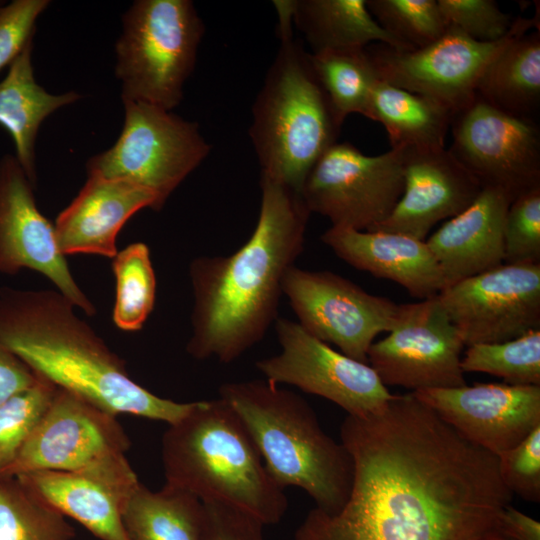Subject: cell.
<instances>
[{"label":"cell","mask_w":540,"mask_h":540,"mask_svg":"<svg viewBox=\"0 0 540 540\" xmlns=\"http://www.w3.org/2000/svg\"><path fill=\"white\" fill-rule=\"evenodd\" d=\"M340 441L354 462L349 498L332 515L311 509L294 540H478L511 504L498 456L412 392L347 415Z\"/></svg>","instance_id":"6da1fadb"},{"label":"cell","mask_w":540,"mask_h":540,"mask_svg":"<svg viewBox=\"0 0 540 540\" xmlns=\"http://www.w3.org/2000/svg\"><path fill=\"white\" fill-rule=\"evenodd\" d=\"M261 203L249 239L228 256H200L189 265L193 293L187 353L229 364L274 325L283 280L302 254L312 214L301 193L260 177Z\"/></svg>","instance_id":"7a4b0ae2"},{"label":"cell","mask_w":540,"mask_h":540,"mask_svg":"<svg viewBox=\"0 0 540 540\" xmlns=\"http://www.w3.org/2000/svg\"><path fill=\"white\" fill-rule=\"evenodd\" d=\"M57 290L0 288V342L36 375L115 415L173 424L194 402L155 395Z\"/></svg>","instance_id":"3957f363"},{"label":"cell","mask_w":540,"mask_h":540,"mask_svg":"<svg viewBox=\"0 0 540 540\" xmlns=\"http://www.w3.org/2000/svg\"><path fill=\"white\" fill-rule=\"evenodd\" d=\"M165 484L278 523L288 498L267 471L244 423L222 398L195 401L162 437Z\"/></svg>","instance_id":"277c9868"},{"label":"cell","mask_w":540,"mask_h":540,"mask_svg":"<svg viewBox=\"0 0 540 540\" xmlns=\"http://www.w3.org/2000/svg\"><path fill=\"white\" fill-rule=\"evenodd\" d=\"M218 394L244 423L279 486L304 490L327 514L343 508L352 489L353 458L323 430L306 400L258 379L224 383Z\"/></svg>","instance_id":"5b68a950"},{"label":"cell","mask_w":540,"mask_h":540,"mask_svg":"<svg viewBox=\"0 0 540 540\" xmlns=\"http://www.w3.org/2000/svg\"><path fill=\"white\" fill-rule=\"evenodd\" d=\"M280 47L252 106L249 136L261 176L301 193L318 159L337 142L342 124L310 62L279 20Z\"/></svg>","instance_id":"8992f818"},{"label":"cell","mask_w":540,"mask_h":540,"mask_svg":"<svg viewBox=\"0 0 540 540\" xmlns=\"http://www.w3.org/2000/svg\"><path fill=\"white\" fill-rule=\"evenodd\" d=\"M205 26L190 0H137L122 18L115 75L122 99L172 111L183 99Z\"/></svg>","instance_id":"52a82bcc"},{"label":"cell","mask_w":540,"mask_h":540,"mask_svg":"<svg viewBox=\"0 0 540 540\" xmlns=\"http://www.w3.org/2000/svg\"><path fill=\"white\" fill-rule=\"evenodd\" d=\"M122 101V131L112 147L87 161V174L122 179L148 190L159 211L207 158L211 146L196 122L144 102Z\"/></svg>","instance_id":"ba28073f"},{"label":"cell","mask_w":540,"mask_h":540,"mask_svg":"<svg viewBox=\"0 0 540 540\" xmlns=\"http://www.w3.org/2000/svg\"><path fill=\"white\" fill-rule=\"evenodd\" d=\"M403 148L380 155L333 144L314 164L301 190L311 213L332 226L371 231L391 214L404 188Z\"/></svg>","instance_id":"9c48e42d"},{"label":"cell","mask_w":540,"mask_h":540,"mask_svg":"<svg viewBox=\"0 0 540 540\" xmlns=\"http://www.w3.org/2000/svg\"><path fill=\"white\" fill-rule=\"evenodd\" d=\"M532 27H539L536 15L515 19L510 33L497 42H477L448 27L423 48L405 51L374 43L366 50L380 79L436 100L456 114L475 99L477 82L490 61L516 33Z\"/></svg>","instance_id":"30bf717a"},{"label":"cell","mask_w":540,"mask_h":540,"mask_svg":"<svg viewBox=\"0 0 540 540\" xmlns=\"http://www.w3.org/2000/svg\"><path fill=\"white\" fill-rule=\"evenodd\" d=\"M283 295L307 333L363 363L375 338L393 328L399 307L331 271L296 266L284 277Z\"/></svg>","instance_id":"8fae6325"},{"label":"cell","mask_w":540,"mask_h":540,"mask_svg":"<svg viewBox=\"0 0 540 540\" xmlns=\"http://www.w3.org/2000/svg\"><path fill=\"white\" fill-rule=\"evenodd\" d=\"M464 346L436 296L400 304L393 328L370 346L367 359L386 387L412 392L456 388L467 385L461 368Z\"/></svg>","instance_id":"7c38bea8"},{"label":"cell","mask_w":540,"mask_h":540,"mask_svg":"<svg viewBox=\"0 0 540 540\" xmlns=\"http://www.w3.org/2000/svg\"><path fill=\"white\" fill-rule=\"evenodd\" d=\"M274 328L280 352L255 363L268 382L323 397L356 417L380 410L393 397L368 363L334 350L289 319L278 317Z\"/></svg>","instance_id":"4fadbf2b"},{"label":"cell","mask_w":540,"mask_h":540,"mask_svg":"<svg viewBox=\"0 0 540 540\" xmlns=\"http://www.w3.org/2000/svg\"><path fill=\"white\" fill-rule=\"evenodd\" d=\"M448 150L481 187L503 190L512 199L540 187V130L477 95L454 115Z\"/></svg>","instance_id":"5bb4252c"},{"label":"cell","mask_w":540,"mask_h":540,"mask_svg":"<svg viewBox=\"0 0 540 540\" xmlns=\"http://www.w3.org/2000/svg\"><path fill=\"white\" fill-rule=\"evenodd\" d=\"M437 298L465 346L509 341L540 329V263H503Z\"/></svg>","instance_id":"9a60e30c"},{"label":"cell","mask_w":540,"mask_h":540,"mask_svg":"<svg viewBox=\"0 0 540 540\" xmlns=\"http://www.w3.org/2000/svg\"><path fill=\"white\" fill-rule=\"evenodd\" d=\"M129 447L117 415L58 388L33 433L0 477L39 470H77L105 457L125 454Z\"/></svg>","instance_id":"2e32d148"},{"label":"cell","mask_w":540,"mask_h":540,"mask_svg":"<svg viewBox=\"0 0 540 540\" xmlns=\"http://www.w3.org/2000/svg\"><path fill=\"white\" fill-rule=\"evenodd\" d=\"M35 186L17 158L0 159V274L23 269L40 273L75 307L93 316L96 307L75 281L61 252L54 225L37 207Z\"/></svg>","instance_id":"e0dca14e"},{"label":"cell","mask_w":540,"mask_h":540,"mask_svg":"<svg viewBox=\"0 0 540 540\" xmlns=\"http://www.w3.org/2000/svg\"><path fill=\"white\" fill-rule=\"evenodd\" d=\"M412 393L467 440L496 456L540 426V385L475 383Z\"/></svg>","instance_id":"ac0fdd59"},{"label":"cell","mask_w":540,"mask_h":540,"mask_svg":"<svg viewBox=\"0 0 540 540\" xmlns=\"http://www.w3.org/2000/svg\"><path fill=\"white\" fill-rule=\"evenodd\" d=\"M16 478L40 500L101 540H127L122 516L141 483L125 454L71 471L39 470Z\"/></svg>","instance_id":"d6986e66"},{"label":"cell","mask_w":540,"mask_h":540,"mask_svg":"<svg viewBox=\"0 0 540 540\" xmlns=\"http://www.w3.org/2000/svg\"><path fill=\"white\" fill-rule=\"evenodd\" d=\"M403 150V193L387 219L371 231L425 241L438 222L464 211L482 187L445 147Z\"/></svg>","instance_id":"ffe728a7"},{"label":"cell","mask_w":540,"mask_h":540,"mask_svg":"<svg viewBox=\"0 0 540 540\" xmlns=\"http://www.w3.org/2000/svg\"><path fill=\"white\" fill-rule=\"evenodd\" d=\"M87 175L77 196L56 218V239L65 256L114 258L122 227L141 209L158 211L157 200L148 190L128 181Z\"/></svg>","instance_id":"44dd1931"},{"label":"cell","mask_w":540,"mask_h":540,"mask_svg":"<svg viewBox=\"0 0 540 540\" xmlns=\"http://www.w3.org/2000/svg\"><path fill=\"white\" fill-rule=\"evenodd\" d=\"M320 239L352 267L396 282L412 297L433 298L446 287L442 270L423 240L395 232L334 226Z\"/></svg>","instance_id":"7402d4cb"},{"label":"cell","mask_w":540,"mask_h":540,"mask_svg":"<svg viewBox=\"0 0 540 540\" xmlns=\"http://www.w3.org/2000/svg\"><path fill=\"white\" fill-rule=\"evenodd\" d=\"M512 200L503 190L484 187L464 211L425 240L446 287L504 263V222Z\"/></svg>","instance_id":"603a6c76"},{"label":"cell","mask_w":540,"mask_h":540,"mask_svg":"<svg viewBox=\"0 0 540 540\" xmlns=\"http://www.w3.org/2000/svg\"><path fill=\"white\" fill-rule=\"evenodd\" d=\"M31 41L8 67L0 81V126L11 136L15 157L30 182L36 186L37 134L42 122L53 112L78 101L75 91L51 94L34 77Z\"/></svg>","instance_id":"cb8c5ba5"},{"label":"cell","mask_w":540,"mask_h":540,"mask_svg":"<svg viewBox=\"0 0 540 540\" xmlns=\"http://www.w3.org/2000/svg\"><path fill=\"white\" fill-rule=\"evenodd\" d=\"M516 33L486 66L476 95L496 109L536 122L540 108V31Z\"/></svg>","instance_id":"d4e9b609"},{"label":"cell","mask_w":540,"mask_h":540,"mask_svg":"<svg viewBox=\"0 0 540 540\" xmlns=\"http://www.w3.org/2000/svg\"><path fill=\"white\" fill-rule=\"evenodd\" d=\"M455 113L426 96L376 82L368 118L386 129L391 148H444Z\"/></svg>","instance_id":"484cf974"},{"label":"cell","mask_w":540,"mask_h":540,"mask_svg":"<svg viewBox=\"0 0 540 540\" xmlns=\"http://www.w3.org/2000/svg\"><path fill=\"white\" fill-rule=\"evenodd\" d=\"M292 22L311 46V53L374 43L402 50L371 15L366 0H296Z\"/></svg>","instance_id":"4316f807"},{"label":"cell","mask_w":540,"mask_h":540,"mask_svg":"<svg viewBox=\"0 0 540 540\" xmlns=\"http://www.w3.org/2000/svg\"><path fill=\"white\" fill-rule=\"evenodd\" d=\"M122 521L127 540H203L204 505L168 484L152 491L140 483L125 506Z\"/></svg>","instance_id":"83f0119b"},{"label":"cell","mask_w":540,"mask_h":540,"mask_svg":"<svg viewBox=\"0 0 540 540\" xmlns=\"http://www.w3.org/2000/svg\"><path fill=\"white\" fill-rule=\"evenodd\" d=\"M310 62L341 124L351 113L368 118L379 76L366 47L310 53Z\"/></svg>","instance_id":"f1b7e54d"},{"label":"cell","mask_w":540,"mask_h":540,"mask_svg":"<svg viewBox=\"0 0 540 540\" xmlns=\"http://www.w3.org/2000/svg\"><path fill=\"white\" fill-rule=\"evenodd\" d=\"M112 259L113 322L122 331H139L151 314L156 298V276L149 247L143 242L131 243Z\"/></svg>","instance_id":"f546056e"},{"label":"cell","mask_w":540,"mask_h":540,"mask_svg":"<svg viewBox=\"0 0 540 540\" xmlns=\"http://www.w3.org/2000/svg\"><path fill=\"white\" fill-rule=\"evenodd\" d=\"M65 516L40 500L16 477H0V540H72Z\"/></svg>","instance_id":"4dcf8cb0"},{"label":"cell","mask_w":540,"mask_h":540,"mask_svg":"<svg viewBox=\"0 0 540 540\" xmlns=\"http://www.w3.org/2000/svg\"><path fill=\"white\" fill-rule=\"evenodd\" d=\"M461 368L464 373H487L511 385H540V329L505 342L468 346Z\"/></svg>","instance_id":"1f68e13d"},{"label":"cell","mask_w":540,"mask_h":540,"mask_svg":"<svg viewBox=\"0 0 540 540\" xmlns=\"http://www.w3.org/2000/svg\"><path fill=\"white\" fill-rule=\"evenodd\" d=\"M366 5L405 51L433 43L448 29L437 0H366Z\"/></svg>","instance_id":"d6a6232c"},{"label":"cell","mask_w":540,"mask_h":540,"mask_svg":"<svg viewBox=\"0 0 540 540\" xmlns=\"http://www.w3.org/2000/svg\"><path fill=\"white\" fill-rule=\"evenodd\" d=\"M57 389L52 382L38 376L34 385L0 403V473L14 461L29 439Z\"/></svg>","instance_id":"836d02e7"},{"label":"cell","mask_w":540,"mask_h":540,"mask_svg":"<svg viewBox=\"0 0 540 540\" xmlns=\"http://www.w3.org/2000/svg\"><path fill=\"white\" fill-rule=\"evenodd\" d=\"M504 263H540V187L518 195L507 209Z\"/></svg>","instance_id":"e575fe53"},{"label":"cell","mask_w":540,"mask_h":540,"mask_svg":"<svg viewBox=\"0 0 540 540\" xmlns=\"http://www.w3.org/2000/svg\"><path fill=\"white\" fill-rule=\"evenodd\" d=\"M448 27L483 43L505 38L515 20L503 12L494 0H437Z\"/></svg>","instance_id":"d590c367"},{"label":"cell","mask_w":540,"mask_h":540,"mask_svg":"<svg viewBox=\"0 0 540 540\" xmlns=\"http://www.w3.org/2000/svg\"><path fill=\"white\" fill-rule=\"evenodd\" d=\"M499 474L512 493L540 502V426L516 447L498 456Z\"/></svg>","instance_id":"8d00e7d4"},{"label":"cell","mask_w":540,"mask_h":540,"mask_svg":"<svg viewBox=\"0 0 540 540\" xmlns=\"http://www.w3.org/2000/svg\"><path fill=\"white\" fill-rule=\"evenodd\" d=\"M49 0H13L0 8V72L33 41L38 17Z\"/></svg>","instance_id":"74e56055"},{"label":"cell","mask_w":540,"mask_h":540,"mask_svg":"<svg viewBox=\"0 0 540 540\" xmlns=\"http://www.w3.org/2000/svg\"><path fill=\"white\" fill-rule=\"evenodd\" d=\"M203 540H264L261 521L218 502H203Z\"/></svg>","instance_id":"f35d334b"},{"label":"cell","mask_w":540,"mask_h":540,"mask_svg":"<svg viewBox=\"0 0 540 540\" xmlns=\"http://www.w3.org/2000/svg\"><path fill=\"white\" fill-rule=\"evenodd\" d=\"M38 376L0 342V403L34 385Z\"/></svg>","instance_id":"ab89813d"},{"label":"cell","mask_w":540,"mask_h":540,"mask_svg":"<svg viewBox=\"0 0 540 540\" xmlns=\"http://www.w3.org/2000/svg\"><path fill=\"white\" fill-rule=\"evenodd\" d=\"M498 533L504 540H540V523L511 504L502 512Z\"/></svg>","instance_id":"60d3db41"},{"label":"cell","mask_w":540,"mask_h":540,"mask_svg":"<svg viewBox=\"0 0 540 540\" xmlns=\"http://www.w3.org/2000/svg\"><path fill=\"white\" fill-rule=\"evenodd\" d=\"M478 540H504V538L498 533V531L489 533Z\"/></svg>","instance_id":"b9f144b4"},{"label":"cell","mask_w":540,"mask_h":540,"mask_svg":"<svg viewBox=\"0 0 540 540\" xmlns=\"http://www.w3.org/2000/svg\"><path fill=\"white\" fill-rule=\"evenodd\" d=\"M2 5H3V3L0 1V8H1Z\"/></svg>","instance_id":"7bdbcfd3"}]
</instances>
